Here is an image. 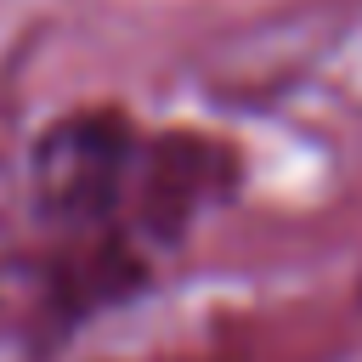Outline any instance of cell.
Segmentation results:
<instances>
[{"label": "cell", "mask_w": 362, "mask_h": 362, "mask_svg": "<svg viewBox=\"0 0 362 362\" xmlns=\"http://www.w3.org/2000/svg\"><path fill=\"white\" fill-rule=\"evenodd\" d=\"M226 147L147 130L124 107H68L23 153V204L51 243L40 305L51 334H74L153 283L187 226L221 198Z\"/></svg>", "instance_id": "cell-1"}]
</instances>
